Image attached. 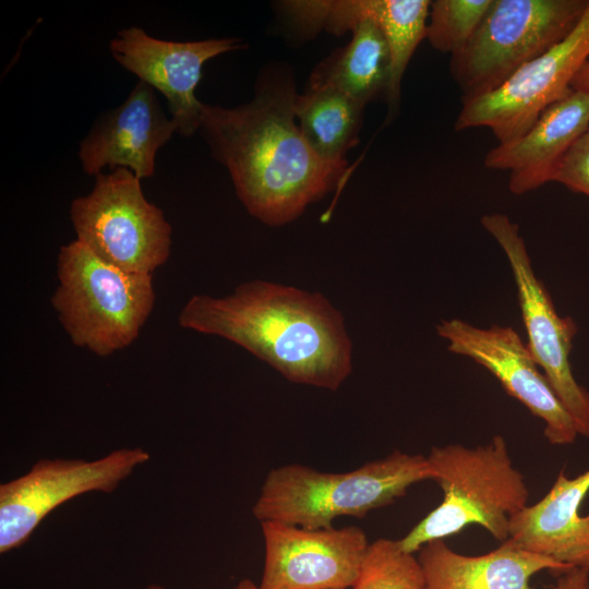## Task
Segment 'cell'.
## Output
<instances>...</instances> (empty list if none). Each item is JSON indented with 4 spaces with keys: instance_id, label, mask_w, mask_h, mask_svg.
I'll return each mask as SVG.
<instances>
[{
    "instance_id": "7",
    "label": "cell",
    "mask_w": 589,
    "mask_h": 589,
    "mask_svg": "<svg viewBox=\"0 0 589 589\" xmlns=\"http://www.w3.org/2000/svg\"><path fill=\"white\" fill-rule=\"evenodd\" d=\"M92 191L74 199L70 218L76 240L103 261L129 273L153 275L171 253V225L143 194L127 168L95 177Z\"/></svg>"
},
{
    "instance_id": "20",
    "label": "cell",
    "mask_w": 589,
    "mask_h": 589,
    "mask_svg": "<svg viewBox=\"0 0 589 589\" xmlns=\"http://www.w3.org/2000/svg\"><path fill=\"white\" fill-rule=\"evenodd\" d=\"M429 0H347V11L356 25L361 16L373 19L382 29L390 52L392 70L387 93L388 118L400 99L407 65L426 36Z\"/></svg>"
},
{
    "instance_id": "17",
    "label": "cell",
    "mask_w": 589,
    "mask_h": 589,
    "mask_svg": "<svg viewBox=\"0 0 589 589\" xmlns=\"http://www.w3.org/2000/svg\"><path fill=\"white\" fill-rule=\"evenodd\" d=\"M424 589H534L531 577L541 570L564 573L572 567L525 551L509 540L482 555L453 551L444 539L433 540L419 551Z\"/></svg>"
},
{
    "instance_id": "2",
    "label": "cell",
    "mask_w": 589,
    "mask_h": 589,
    "mask_svg": "<svg viewBox=\"0 0 589 589\" xmlns=\"http://www.w3.org/2000/svg\"><path fill=\"white\" fill-rule=\"evenodd\" d=\"M178 323L239 345L293 383L336 390L352 371L344 317L318 292L248 281L221 298L194 294Z\"/></svg>"
},
{
    "instance_id": "14",
    "label": "cell",
    "mask_w": 589,
    "mask_h": 589,
    "mask_svg": "<svg viewBox=\"0 0 589 589\" xmlns=\"http://www.w3.org/2000/svg\"><path fill=\"white\" fill-rule=\"evenodd\" d=\"M177 133L156 91L139 81L118 107L101 113L80 143L79 159L87 175L127 168L137 178L155 173L156 154Z\"/></svg>"
},
{
    "instance_id": "3",
    "label": "cell",
    "mask_w": 589,
    "mask_h": 589,
    "mask_svg": "<svg viewBox=\"0 0 589 589\" xmlns=\"http://www.w3.org/2000/svg\"><path fill=\"white\" fill-rule=\"evenodd\" d=\"M424 480H431L426 457L399 450L347 472L291 464L268 472L252 512L260 522L330 528L338 517L362 518L394 503Z\"/></svg>"
},
{
    "instance_id": "21",
    "label": "cell",
    "mask_w": 589,
    "mask_h": 589,
    "mask_svg": "<svg viewBox=\"0 0 589 589\" xmlns=\"http://www.w3.org/2000/svg\"><path fill=\"white\" fill-rule=\"evenodd\" d=\"M350 589H424L418 558L398 540L380 538L368 548L359 576Z\"/></svg>"
},
{
    "instance_id": "1",
    "label": "cell",
    "mask_w": 589,
    "mask_h": 589,
    "mask_svg": "<svg viewBox=\"0 0 589 589\" xmlns=\"http://www.w3.org/2000/svg\"><path fill=\"white\" fill-rule=\"evenodd\" d=\"M291 75L256 84L253 99L233 108L202 103L201 129L212 155L230 173L247 211L269 226L294 220L305 207L340 189L348 164L320 159L294 119Z\"/></svg>"
},
{
    "instance_id": "24",
    "label": "cell",
    "mask_w": 589,
    "mask_h": 589,
    "mask_svg": "<svg viewBox=\"0 0 589 589\" xmlns=\"http://www.w3.org/2000/svg\"><path fill=\"white\" fill-rule=\"evenodd\" d=\"M553 589H589V570L574 567L564 572Z\"/></svg>"
},
{
    "instance_id": "25",
    "label": "cell",
    "mask_w": 589,
    "mask_h": 589,
    "mask_svg": "<svg viewBox=\"0 0 589 589\" xmlns=\"http://www.w3.org/2000/svg\"><path fill=\"white\" fill-rule=\"evenodd\" d=\"M572 89L589 95V60H587L575 75Z\"/></svg>"
},
{
    "instance_id": "4",
    "label": "cell",
    "mask_w": 589,
    "mask_h": 589,
    "mask_svg": "<svg viewBox=\"0 0 589 589\" xmlns=\"http://www.w3.org/2000/svg\"><path fill=\"white\" fill-rule=\"evenodd\" d=\"M426 461L443 500L398 540L404 551L414 554L424 544L469 525L481 526L501 542L508 540L510 518L528 505L529 492L503 436L494 435L488 444L473 448L460 444L432 447Z\"/></svg>"
},
{
    "instance_id": "11",
    "label": "cell",
    "mask_w": 589,
    "mask_h": 589,
    "mask_svg": "<svg viewBox=\"0 0 589 589\" xmlns=\"http://www.w3.org/2000/svg\"><path fill=\"white\" fill-rule=\"evenodd\" d=\"M437 335L452 353L483 366L504 390L544 423V437L552 445H569L578 432L527 344L510 326L478 327L459 318L442 320Z\"/></svg>"
},
{
    "instance_id": "27",
    "label": "cell",
    "mask_w": 589,
    "mask_h": 589,
    "mask_svg": "<svg viewBox=\"0 0 589 589\" xmlns=\"http://www.w3.org/2000/svg\"><path fill=\"white\" fill-rule=\"evenodd\" d=\"M145 589H165V588L159 586V585L152 584V585L147 586Z\"/></svg>"
},
{
    "instance_id": "13",
    "label": "cell",
    "mask_w": 589,
    "mask_h": 589,
    "mask_svg": "<svg viewBox=\"0 0 589 589\" xmlns=\"http://www.w3.org/2000/svg\"><path fill=\"white\" fill-rule=\"evenodd\" d=\"M243 47L239 38L165 40L137 26L117 32L109 43L111 56L121 67L165 96L177 133L185 137L201 129L202 101L196 98L195 88L203 65Z\"/></svg>"
},
{
    "instance_id": "10",
    "label": "cell",
    "mask_w": 589,
    "mask_h": 589,
    "mask_svg": "<svg viewBox=\"0 0 589 589\" xmlns=\"http://www.w3.org/2000/svg\"><path fill=\"white\" fill-rule=\"evenodd\" d=\"M151 458L142 448H121L96 460L41 459L0 485V552L23 545L55 508L89 492L113 491Z\"/></svg>"
},
{
    "instance_id": "23",
    "label": "cell",
    "mask_w": 589,
    "mask_h": 589,
    "mask_svg": "<svg viewBox=\"0 0 589 589\" xmlns=\"http://www.w3.org/2000/svg\"><path fill=\"white\" fill-rule=\"evenodd\" d=\"M552 181L589 197V129L567 151Z\"/></svg>"
},
{
    "instance_id": "12",
    "label": "cell",
    "mask_w": 589,
    "mask_h": 589,
    "mask_svg": "<svg viewBox=\"0 0 589 589\" xmlns=\"http://www.w3.org/2000/svg\"><path fill=\"white\" fill-rule=\"evenodd\" d=\"M264 568L261 589H350L370 545L356 526L308 529L261 521Z\"/></svg>"
},
{
    "instance_id": "16",
    "label": "cell",
    "mask_w": 589,
    "mask_h": 589,
    "mask_svg": "<svg viewBox=\"0 0 589 589\" xmlns=\"http://www.w3.org/2000/svg\"><path fill=\"white\" fill-rule=\"evenodd\" d=\"M588 492L589 469L575 478L561 471L539 502L510 518L508 540L525 551L589 570V514L579 513Z\"/></svg>"
},
{
    "instance_id": "15",
    "label": "cell",
    "mask_w": 589,
    "mask_h": 589,
    "mask_svg": "<svg viewBox=\"0 0 589 589\" xmlns=\"http://www.w3.org/2000/svg\"><path fill=\"white\" fill-rule=\"evenodd\" d=\"M588 129L589 95L573 91L548 107L524 135L490 149L484 166L508 171L513 194L534 191L552 182L567 151Z\"/></svg>"
},
{
    "instance_id": "22",
    "label": "cell",
    "mask_w": 589,
    "mask_h": 589,
    "mask_svg": "<svg viewBox=\"0 0 589 589\" xmlns=\"http://www.w3.org/2000/svg\"><path fill=\"white\" fill-rule=\"evenodd\" d=\"M491 1H431L425 38L438 51L452 55L460 51L479 27Z\"/></svg>"
},
{
    "instance_id": "9",
    "label": "cell",
    "mask_w": 589,
    "mask_h": 589,
    "mask_svg": "<svg viewBox=\"0 0 589 589\" xmlns=\"http://www.w3.org/2000/svg\"><path fill=\"white\" fill-rule=\"evenodd\" d=\"M589 60V1L576 27L562 41L519 68L498 88L468 100L456 131L489 128L498 143L524 135L551 105L572 94V82Z\"/></svg>"
},
{
    "instance_id": "5",
    "label": "cell",
    "mask_w": 589,
    "mask_h": 589,
    "mask_svg": "<svg viewBox=\"0 0 589 589\" xmlns=\"http://www.w3.org/2000/svg\"><path fill=\"white\" fill-rule=\"evenodd\" d=\"M51 304L71 342L98 357L129 347L155 305L153 275L125 272L79 240L60 248Z\"/></svg>"
},
{
    "instance_id": "8",
    "label": "cell",
    "mask_w": 589,
    "mask_h": 589,
    "mask_svg": "<svg viewBox=\"0 0 589 589\" xmlns=\"http://www.w3.org/2000/svg\"><path fill=\"white\" fill-rule=\"evenodd\" d=\"M481 225L507 257L529 351L573 418L578 435L589 438V392L576 381L569 360L578 332L576 322L557 313L550 292L534 273L519 226L501 213L483 215Z\"/></svg>"
},
{
    "instance_id": "6",
    "label": "cell",
    "mask_w": 589,
    "mask_h": 589,
    "mask_svg": "<svg viewBox=\"0 0 589 589\" xmlns=\"http://www.w3.org/2000/svg\"><path fill=\"white\" fill-rule=\"evenodd\" d=\"M589 0H492L449 71L468 100L498 88L519 68L567 37Z\"/></svg>"
},
{
    "instance_id": "19",
    "label": "cell",
    "mask_w": 589,
    "mask_h": 589,
    "mask_svg": "<svg viewBox=\"0 0 589 589\" xmlns=\"http://www.w3.org/2000/svg\"><path fill=\"white\" fill-rule=\"evenodd\" d=\"M364 107L335 87L308 85L296 98L294 115L313 153L325 163L342 165L359 141Z\"/></svg>"
},
{
    "instance_id": "18",
    "label": "cell",
    "mask_w": 589,
    "mask_h": 589,
    "mask_svg": "<svg viewBox=\"0 0 589 589\" xmlns=\"http://www.w3.org/2000/svg\"><path fill=\"white\" fill-rule=\"evenodd\" d=\"M351 40L321 62L308 85H328L349 95L363 106L384 97L386 100L392 60L386 38L377 23L361 16Z\"/></svg>"
},
{
    "instance_id": "26",
    "label": "cell",
    "mask_w": 589,
    "mask_h": 589,
    "mask_svg": "<svg viewBox=\"0 0 589 589\" xmlns=\"http://www.w3.org/2000/svg\"><path fill=\"white\" fill-rule=\"evenodd\" d=\"M232 589H261V588L251 579H242Z\"/></svg>"
}]
</instances>
